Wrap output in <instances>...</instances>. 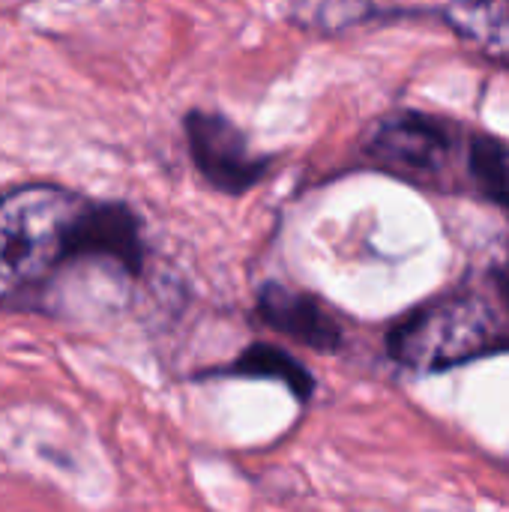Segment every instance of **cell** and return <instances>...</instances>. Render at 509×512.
Instances as JSON below:
<instances>
[{"label":"cell","mask_w":509,"mask_h":512,"mask_svg":"<svg viewBox=\"0 0 509 512\" xmlns=\"http://www.w3.org/2000/svg\"><path fill=\"white\" fill-rule=\"evenodd\" d=\"M225 375H237V378H258V381H276L282 387H288L300 402H306L315 393V378L306 372V366L300 360H294L288 351L276 348V345H264L255 342L249 345L228 369Z\"/></svg>","instance_id":"cell-9"},{"label":"cell","mask_w":509,"mask_h":512,"mask_svg":"<svg viewBox=\"0 0 509 512\" xmlns=\"http://www.w3.org/2000/svg\"><path fill=\"white\" fill-rule=\"evenodd\" d=\"M183 135L192 165L204 183L222 195H246L270 174L273 156L255 153L249 135L219 111H186Z\"/></svg>","instance_id":"cell-4"},{"label":"cell","mask_w":509,"mask_h":512,"mask_svg":"<svg viewBox=\"0 0 509 512\" xmlns=\"http://www.w3.org/2000/svg\"><path fill=\"white\" fill-rule=\"evenodd\" d=\"M387 15V0H288V18L297 27L327 36Z\"/></svg>","instance_id":"cell-10"},{"label":"cell","mask_w":509,"mask_h":512,"mask_svg":"<svg viewBox=\"0 0 509 512\" xmlns=\"http://www.w3.org/2000/svg\"><path fill=\"white\" fill-rule=\"evenodd\" d=\"M84 201L87 195L60 183H21L0 192V282L39 291L63 270Z\"/></svg>","instance_id":"cell-1"},{"label":"cell","mask_w":509,"mask_h":512,"mask_svg":"<svg viewBox=\"0 0 509 512\" xmlns=\"http://www.w3.org/2000/svg\"><path fill=\"white\" fill-rule=\"evenodd\" d=\"M495 282H498L501 294L509 300V246H507V252L501 255V261L495 264Z\"/></svg>","instance_id":"cell-11"},{"label":"cell","mask_w":509,"mask_h":512,"mask_svg":"<svg viewBox=\"0 0 509 512\" xmlns=\"http://www.w3.org/2000/svg\"><path fill=\"white\" fill-rule=\"evenodd\" d=\"M390 357L417 372H444L509 351L495 309L477 294H450L411 309L387 333Z\"/></svg>","instance_id":"cell-2"},{"label":"cell","mask_w":509,"mask_h":512,"mask_svg":"<svg viewBox=\"0 0 509 512\" xmlns=\"http://www.w3.org/2000/svg\"><path fill=\"white\" fill-rule=\"evenodd\" d=\"M441 21L486 60L509 69V0H450Z\"/></svg>","instance_id":"cell-7"},{"label":"cell","mask_w":509,"mask_h":512,"mask_svg":"<svg viewBox=\"0 0 509 512\" xmlns=\"http://www.w3.org/2000/svg\"><path fill=\"white\" fill-rule=\"evenodd\" d=\"M255 312L270 330L291 336L294 342L306 348H315L321 354H333L342 348V324L318 297L306 291L267 282L258 291Z\"/></svg>","instance_id":"cell-6"},{"label":"cell","mask_w":509,"mask_h":512,"mask_svg":"<svg viewBox=\"0 0 509 512\" xmlns=\"http://www.w3.org/2000/svg\"><path fill=\"white\" fill-rule=\"evenodd\" d=\"M72 261H105L126 276H141L147 261L141 216L126 201L87 198L69 237Z\"/></svg>","instance_id":"cell-5"},{"label":"cell","mask_w":509,"mask_h":512,"mask_svg":"<svg viewBox=\"0 0 509 512\" xmlns=\"http://www.w3.org/2000/svg\"><path fill=\"white\" fill-rule=\"evenodd\" d=\"M462 171L483 201L509 210V141L489 132H468Z\"/></svg>","instance_id":"cell-8"},{"label":"cell","mask_w":509,"mask_h":512,"mask_svg":"<svg viewBox=\"0 0 509 512\" xmlns=\"http://www.w3.org/2000/svg\"><path fill=\"white\" fill-rule=\"evenodd\" d=\"M468 135L429 111H390L369 123L360 150L369 165L417 186H447L459 147Z\"/></svg>","instance_id":"cell-3"}]
</instances>
